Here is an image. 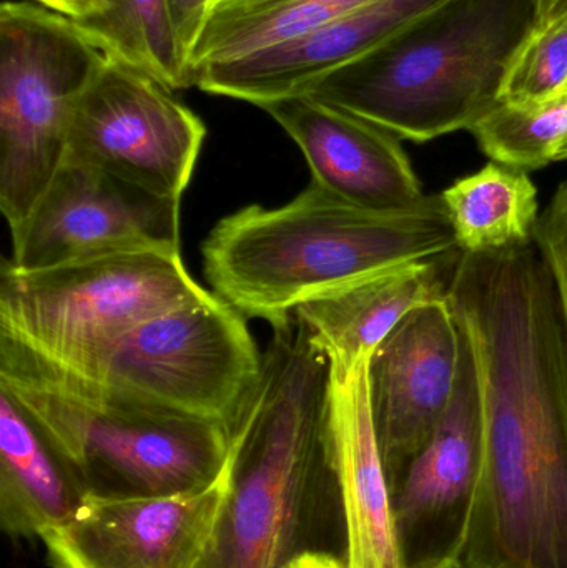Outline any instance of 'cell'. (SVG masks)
Instances as JSON below:
<instances>
[{
    "label": "cell",
    "instance_id": "6da1fadb",
    "mask_svg": "<svg viewBox=\"0 0 567 568\" xmlns=\"http://www.w3.org/2000/svg\"><path fill=\"white\" fill-rule=\"evenodd\" d=\"M446 300L472 351L483 460L466 568H567V327L535 243L459 252Z\"/></svg>",
    "mask_w": 567,
    "mask_h": 568
},
{
    "label": "cell",
    "instance_id": "7a4b0ae2",
    "mask_svg": "<svg viewBox=\"0 0 567 568\" xmlns=\"http://www.w3.org/2000/svg\"><path fill=\"white\" fill-rule=\"evenodd\" d=\"M456 252L439 195L413 212L375 213L313 182L279 209L250 205L225 216L202 245L216 296L272 327L330 291Z\"/></svg>",
    "mask_w": 567,
    "mask_h": 568
},
{
    "label": "cell",
    "instance_id": "3957f363",
    "mask_svg": "<svg viewBox=\"0 0 567 568\" xmlns=\"http://www.w3.org/2000/svg\"><path fill=\"white\" fill-rule=\"evenodd\" d=\"M330 379L328 357L296 317L273 327L259 384L230 430L229 494L196 568H286L302 552L315 497L335 487Z\"/></svg>",
    "mask_w": 567,
    "mask_h": 568
},
{
    "label": "cell",
    "instance_id": "277c9868",
    "mask_svg": "<svg viewBox=\"0 0 567 568\" xmlns=\"http://www.w3.org/2000/svg\"><path fill=\"white\" fill-rule=\"evenodd\" d=\"M536 16L538 0H448L303 93L409 142L472 130L502 102Z\"/></svg>",
    "mask_w": 567,
    "mask_h": 568
},
{
    "label": "cell",
    "instance_id": "5b68a950",
    "mask_svg": "<svg viewBox=\"0 0 567 568\" xmlns=\"http://www.w3.org/2000/svg\"><path fill=\"white\" fill-rule=\"evenodd\" d=\"M0 389L37 424L85 494L196 493L229 464V427L126 406L7 349H0Z\"/></svg>",
    "mask_w": 567,
    "mask_h": 568
},
{
    "label": "cell",
    "instance_id": "8992f818",
    "mask_svg": "<svg viewBox=\"0 0 567 568\" xmlns=\"http://www.w3.org/2000/svg\"><path fill=\"white\" fill-rule=\"evenodd\" d=\"M209 291L180 252L100 256L42 270H0V347L82 379L133 329Z\"/></svg>",
    "mask_w": 567,
    "mask_h": 568
},
{
    "label": "cell",
    "instance_id": "52a82bcc",
    "mask_svg": "<svg viewBox=\"0 0 567 568\" xmlns=\"http://www.w3.org/2000/svg\"><path fill=\"white\" fill-rule=\"evenodd\" d=\"M246 321L209 291L140 324L89 376L69 379L126 406L232 430L263 366V354Z\"/></svg>",
    "mask_w": 567,
    "mask_h": 568
},
{
    "label": "cell",
    "instance_id": "ba28073f",
    "mask_svg": "<svg viewBox=\"0 0 567 568\" xmlns=\"http://www.w3.org/2000/svg\"><path fill=\"white\" fill-rule=\"evenodd\" d=\"M107 53L45 7H0V210L26 219L65 159L80 97Z\"/></svg>",
    "mask_w": 567,
    "mask_h": 568
},
{
    "label": "cell",
    "instance_id": "9c48e42d",
    "mask_svg": "<svg viewBox=\"0 0 567 568\" xmlns=\"http://www.w3.org/2000/svg\"><path fill=\"white\" fill-rule=\"evenodd\" d=\"M206 129L173 90L107 53L77 103L65 159L182 202Z\"/></svg>",
    "mask_w": 567,
    "mask_h": 568
},
{
    "label": "cell",
    "instance_id": "30bf717a",
    "mask_svg": "<svg viewBox=\"0 0 567 568\" xmlns=\"http://www.w3.org/2000/svg\"><path fill=\"white\" fill-rule=\"evenodd\" d=\"M10 235L9 262L19 270L120 253L180 252V202L63 159L26 219L10 226Z\"/></svg>",
    "mask_w": 567,
    "mask_h": 568
},
{
    "label": "cell",
    "instance_id": "8fae6325",
    "mask_svg": "<svg viewBox=\"0 0 567 568\" xmlns=\"http://www.w3.org/2000/svg\"><path fill=\"white\" fill-rule=\"evenodd\" d=\"M482 460V397L472 351L463 336L462 366L452 403L392 494L393 530L402 568H438L462 560Z\"/></svg>",
    "mask_w": 567,
    "mask_h": 568
},
{
    "label": "cell",
    "instance_id": "7c38bea8",
    "mask_svg": "<svg viewBox=\"0 0 567 568\" xmlns=\"http://www.w3.org/2000/svg\"><path fill=\"white\" fill-rule=\"evenodd\" d=\"M230 470L212 486L175 496L85 494L65 523L43 534L53 568H196L229 494Z\"/></svg>",
    "mask_w": 567,
    "mask_h": 568
},
{
    "label": "cell",
    "instance_id": "4fadbf2b",
    "mask_svg": "<svg viewBox=\"0 0 567 568\" xmlns=\"http://www.w3.org/2000/svg\"><path fill=\"white\" fill-rule=\"evenodd\" d=\"M462 354V329L442 297L413 310L369 357V400L389 493L448 409Z\"/></svg>",
    "mask_w": 567,
    "mask_h": 568
},
{
    "label": "cell",
    "instance_id": "5bb4252c",
    "mask_svg": "<svg viewBox=\"0 0 567 568\" xmlns=\"http://www.w3.org/2000/svg\"><path fill=\"white\" fill-rule=\"evenodd\" d=\"M259 109L302 150L312 182L336 199L375 213L413 212L432 199L423 193L402 140L388 130L306 93Z\"/></svg>",
    "mask_w": 567,
    "mask_h": 568
},
{
    "label": "cell",
    "instance_id": "9a60e30c",
    "mask_svg": "<svg viewBox=\"0 0 567 568\" xmlns=\"http://www.w3.org/2000/svg\"><path fill=\"white\" fill-rule=\"evenodd\" d=\"M445 2L448 0H372L298 39L239 59L196 67L192 83L212 95L255 106L300 95Z\"/></svg>",
    "mask_w": 567,
    "mask_h": 568
},
{
    "label": "cell",
    "instance_id": "2e32d148",
    "mask_svg": "<svg viewBox=\"0 0 567 568\" xmlns=\"http://www.w3.org/2000/svg\"><path fill=\"white\" fill-rule=\"evenodd\" d=\"M369 357L350 369L330 364L326 454L345 527L346 564L350 568H402L392 493L369 400Z\"/></svg>",
    "mask_w": 567,
    "mask_h": 568
},
{
    "label": "cell",
    "instance_id": "e0dca14e",
    "mask_svg": "<svg viewBox=\"0 0 567 568\" xmlns=\"http://www.w3.org/2000/svg\"><path fill=\"white\" fill-rule=\"evenodd\" d=\"M459 250L442 258L406 263L302 304L295 317L332 366H355L422 304L446 297Z\"/></svg>",
    "mask_w": 567,
    "mask_h": 568
},
{
    "label": "cell",
    "instance_id": "ac0fdd59",
    "mask_svg": "<svg viewBox=\"0 0 567 568\" xmlns=\"http://www.w3.org/2000/svg\"><path fill=\"white\" fill-rule=\"evenodd\" d=\"M85 497L72 470L26 410L0 389V524L10 539L42 537Z\"/></svg>",
    "mask_w": 567,
    "mask_h": 568
},
{
    "label": "cell",
    "instance_id": "d6986e66",
    "mask_svg": "<svg viewBox=\"0 0 567 568\" xmlns=\"http://www.w3.org/2000/svg\"><path fill=\"white\" fill-rule=\"evenodd\" d=\"M443 206L459 252H503L535 243L538 190L528 172L489 162L443 190Z\"/></svg>",
    "mask_w": 567,
    "mask_h": 568
},
{
    "label": "cell",
    "instance_id": "ffe728a7",
    "mask_svg": "<svg viewBox=\"0 0 567 568\" xmlns=\"http://www.w3.org/2000/svg\"><path fill=\"white\" fill-rule=\"evenodd\" d=\"M368 2L372 0H266L236 9H215L190 57V79L196 67L298 39Z\"/></svg>",
    "mask_w": 567,
    "mask_h": 568
},
{
    "label": "cell",
    "instance_id": "44dd1931",
    "mask_svg": "<svg viewBox=\"0 0 567 568\" xmlns=\"http://www.w3.org/2000/svg\"><path fill=\"white\" fill-rule=\"evenodd\" d=\"M73 23L103 52L145 70L173 92L193 87L169 0H100L97 13Z\"/></svg>",
    "mask_w": 567,
    "mask_h": 568
},
{
    "label": "cell",
    "instance_id": "7402d4cb",
    "mask_svg": "<svg viewBox=\"0 0 567 568\" xmlns=\"http://www.w3.org/2000/svg\"><path fill=\"white\" fill-rule=\"evenodd\" d=\"M469 132L493 162L545 169L567 139V93L548 102H499Z\"/></svg>",
    "mask_w": 567,
    "mask_h": 568
},
{
    "label": "cell",
    "instance_id": "603a6c76",
    "mask_svg": "<svg viewBox=\"0 0 567 568\" xmlns=\"http://www.w3.org/2000/svg\"><path fill=\"white\" fill-rule=\"evenodd\" d=\"M567 93V16L535 27L509 63L502 102L539 103Z\"/></svg>",
    "mask_w": 567,
    "mask_h": 568
},
{
    "label": "cell",
    "instance_id": "cb8c5ba5",
    "mask_svg": "<svg viewBox=\"0 0 567 568\" xmlns=\"http://www.w3.org/2000/svg\"><path fill=\"white\" fill-rule=\"evenodd\" d=\"M535 245L551 270L567 327V180L539 215Z\"/></svg>",
    "mask_w": 567,
    "mask_h": 568
},
{
    "label": "cell",
    "instance_id": "d4e9b609",
    "mask_svg": "<svg viewBox=\"0 0 567 568\" xmlns=\"http://www.w3.org/2000/svg\"><path fill=\"white\" fill-rule=\"evenodd\" d=\"M219 0H169L170 16L180 50L185 57L186 65L190 63L193 49L202 36L206 20L212 16ZM190 72V69H189Z\"/></svg>",
    "mask_w": 567,
    "mask_h": 568
},
{
    "label": "cell",
    "instance_id": "484cf974",
    "mask_svg": "<svg viewBox=\"0 0 567 568\" xmlns=\"http://www.w3.org/2000/svg\"><path fill=\"white\" fill-rule=\"evenodd\" d=\"M36 2L73 22L87 19L100 9V0H36Z\"/></svg>",
    "mask_w": 567,
    "mask_h": 568
},
{
    "label": "cell",
    "instance_id": "4316f807",
    "mask_svg": "<svg viewBox=\"0 0 567 568\" xmlns=\"http://www.w3.org/2000/svg\"><path fill=\"white\" fill-rule=\"evenodd\" d=\"M286 568H350L346 560L320 550H302L290 560Z\"/></svg>",
    "mask_w": 567,
    "mask_h": 568
},
{
    "label": "cell",
    "instance_id": "83f0119b",
    "mask_svg": "<svg viewBox=\"0 0 567 568\" xmlns=\"http://www.w3.org/2000/svg\"><path fill=\"white\" fill-rule=\"evenodd\" d=\"M567 16V0H538L536 27L548 26Z\"/></svg>",
    "mask_w": 567,
    "mask_h": 568
},
{
    "label": "cell",
    "instance_id": "f1b7e54d",
    "mask_svg": "<svg viewBox=\"0 0 567 568\" xmlns=\"http://www.w3.org/2000/svg\"><path fill=\"white\" fill-rule=\"evenodd\" d=\"M262 2H266V0H219L215 9H236V7L255 6V3Z\"/></svg>",
    "mask_w": 567,
    "mask_h": 568
},
{
    "label": "cell",
    "instance_id": "f546056e",
    "mask_svg": "<svg viewBox=\"0 0 567 568\" xmlns=\"http://www.w3.org/2000/svg\"><path fill=\"white\" fill-rule=\"evenodd\" d=\"M565 160H567V139L561 143V146H559L555 162H565Z\"/></svg>",
    "mask_w": 567,
    "mask_h": 568
},
{
    "label": "cell",
    "instance_id": "4dcf8cb0",
    "mask_svg": "<svg viewBox=\"0 0 567 568\" xmlns=\"http://www.w3.org/2000/svg\"><path fill=\"white\" fill-rule=\"evenodd\" d=\"M438 568H466L465 564H463V560H455V562L446 564V566L438 567Z\"/></svg>",
    "mask_w": 567,
    "mask_h": 568
}]
</instances>
